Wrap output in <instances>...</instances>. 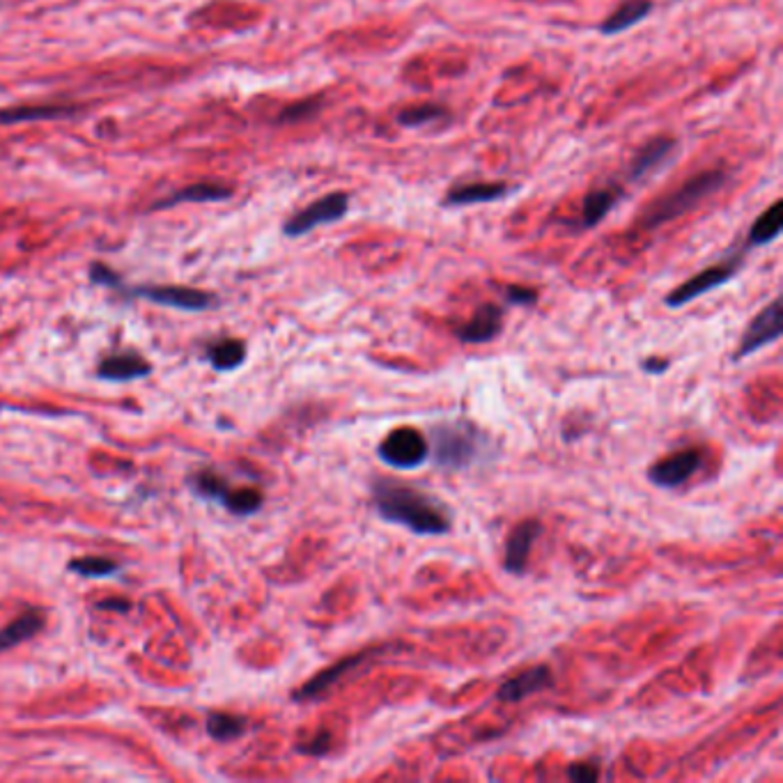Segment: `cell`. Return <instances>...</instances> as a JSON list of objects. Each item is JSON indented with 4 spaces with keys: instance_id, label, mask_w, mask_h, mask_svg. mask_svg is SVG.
I'll list each match as a JSON object with an SVG mask.
<instances>
[{
    "instance_id": "obj_27",
    "label": "cell",
    "mask_w": 783,
    "mask_h": 783,
    "mask_svg": "<svg viewBox=\"0 0 783 783\" xmlns=\"http://www.w3.org/2000/svg\"><path fill=\"white\" fill-rule=\"evenodd\" d=\"M69 570H74L83 577H108V575L118 572L120 566L104 556H83V558H74V561L69 564Z\"/></svg>"
},
{
    "instance_id": "obj_34",
    "label": "cell",
    "mask_w": 783,
    "mask_h": 783,
    "mask_svg": "<svg viewBox=\"0 0 783 783\" xmlns=\"http://www.w3.org/2000/svg\"><path fill=\"white\" fill-rule=\"evenodd\" d=\"M671 368V361L662 356H651L646 361H641V371L648 375H664Z\"/></svg>"
},
{
    "instance_id": "obj_14",
    "label": "cell",
    "mask_w": 783,
    "mask_h": 783,
    "mask_svg": "<svg viewBox=\"0 0 783 783\" xmlns=\"http://www.w3.org/2000/svg\"><path fill=\"white\" fill-rule=\"evenodd\" d=\"M377 648H368V651H363V653H356L352 657H345L341 662H335L333 666L324 668L322 674H318L315 678H311L305 685H301L297 691H294V701H311V698H318L322 696L333 683H339L341 678H345L350 671H354L356 666H361L363 662H366Z\"/></svg>"
},
{
    "instance_id": "obj_13",
    "label": "cell",
    "mask_w": 783,
    "mask_h": 783,
    "mask_svg": "<svg viewBox=\"0 0 783 783\" xmlns=\"http://www.w3.org/2000/svg\"><path fill=\"white\" fill-rule=\"evenodd\" d=\"M674 152H676V141H674V138H671V136H657V138H653V141H648L646 146H643V148L634 154V159H632V163H630L628 178H630L632 182L646 180L648 175L657 173L659 168H662L671 157H674Z\"/></svg>"
},
{
    "instance_id": "obj_7",
    "label": "cell",
    "mask_w": 783,
    "mask_h": 783,
    "mask_svg": "<svg viewBox=\"0 0 783 783\" xmlns=\"http://www.w3.org/2000/svg\"><path fill=\"white\" fill-rule=\"evenodd\" d=\"M704 453L698 449H683L671 453L648 469V481L662 490H676L685 485L691 475L701 469Z\"/></svg>"
},
{
    "instance_id": "obj_2",
    "label": "cell",
    "mask_w": 783,
    "mask_h": 783,
    "mask_svg": "<svg viewBox=\"0 0 783 783\" xmlns=\"http://www.w3.org/2000/svg\"><path fill=\"white\" fill-rule=\"evenodd\" d=\"M490 439L469 421H446L432 428L435 464L446 471H460L483 458Z\"/></svg>"
},
{
    "instance_id": "obj_32",
    "label": "cell",
    "mask_w": 783,
    "mask_h": 783,
    "mask_svg": "<svg viewBox=\"0 0 783 783\" xmlns=\"http://www.w3.org/2000/svg\"><path fill=\"white\" fill-rule=\"evenodd\" d=\"M568 776L577 783H593L600 776V770L589 763H575L568 768Z\"/></svg>"
},
{
    "instance_id": "obj_16",
    "label": "cell",
    "mask_w": 783,
    "mask_h": 783,
    "mask_svg": "<svg viewBox=\"0 0 783 783\" xmlns=\"http://www.w3.org/2000/svg\"><path fill=\"white\" fill-rule=\"evenodd\" d=\"M150 371H152L150 363H148L141 354H136V352H116V354L106 356V358L99 363L97 375H99L101 379L127 382V379L146 377V375H150Z\"/></svg>"
},
{
    "instance_id": "obj_8",
    "label": "cell",
    "mask_w": 783,
    "mask_h": 783,
    "mask_svg": "<svg viewBox=\"0 0 783 783\" xmlns=\"http://www.w3.org/2000/svg\"><path fill=\"white\" fill-rule=\"evenodd\" d=\"M783 333V324H781V301L774 299L772 303H768L765 309L753 318L747 326V331L742 333L740 339V347L736 352V361L751 356L753 352H759L761 347L774 343L781 339Z\"/></svg>"
},
{
    "instance_id": "obj_5",
    "label": "cell",
    "mask_w": 783,
    "mask_h": 783,
    "mask_svg": "<svg viewBox=\"0 0 783 783\" xmlns=\"http://www.w3.org/2000/svg\"><path fill=\"white\" fill-rule=\"evenodd\" d=\"M377 455L390 469H416L430 458V441L416 428H396L379 441Z\"/></svg>"
},
{
    "instance_id": "obj_31",
    "label": "cell",
    "mask_w": 783,
    "mask_h": 783,
    "mask_svg": "<svg viewBox=\"0 0 783 783\" xmlns=\"http://www.w3.org/2000/svg\"><path fill=\"white\" fill-rule=\"evenodd\" d=\"M503 294H506V301L513 305H534L538 301V292L524 286H508L503 290Z\"/></svg>"
},
{
    "instance_id": "obj_23",
    "label": "cell",
    "mask_w": 783,
    "mask_h": 783,
    "mask_svg": "<svg viewBox=\"0 0 783 783\" xmlns=\"http://www.w3.org/2000/svg\"><path fill=\"white\" fill-rule=\"evenodd\" d=\"M207 358L216 371H235L246 358V345L237 339L218 341L207 347Z\"/></svg>"
},
{
    "instance_id": "obj_6",
    "label": "cell",
    "mask_w": 783,
    "mask_h": 783,
    "mask_svg": "<svg viewBox=\"0 0 783 783\" xmlns=\"http://www.w3.org/2000/svg\"><path fill=\"white\" fill-rule=\"evenodd\" d=\"M350 210V195L345 191H333L322 195L313 205L297 212L290 216L283 226V233L288 237H301L309 235L320 226H329V223L341 221Z\"/></svg>"
},
{
    "instance_id": "obj_28",
    "label": "cell",
    "mask_w": 783,
    "mask_h": 783,
    "mask_svg": "<svg viewBox=\"0 0 783 783\" xmlns=\"http://www.w3.org/2000/svg\"><path fill=\"white\" fill-rule=\"evenodd\" d=\"M320 108H322V97H311V99H301L292 106H288L283 114H281V122H303V120H309V118H315L320 114Z\"/></svg>"
},
{
    "instance_id": "obj_20",
    "label": "cell",
    "mask_w": 783,
    "mask_h": 783,
    "mask_svg": "<svg viewBox=\"0 0 783 783\" xmlns=\"http://www.w3.org/2000/svg\"><path fill=\"white\" fill-rule=\"evenodd\" d=\"M621 201V189H596L581 203L583 228H596L600 221Z\"/></svg>"
},
{
    "instance_id": "obj_4",
    "label": "cell",
    "mask_w": 783,
    "mask_h": 783,
    "mask_svg": "<svg viewBox=\"0 0 783 783\" xmlns=\"http://www.w3.org/2000/svg\"><path fill=\"white\" fill-rule=\"evenodd\" d=\"M749 250V246L744 244L740 250H736V254H731L729 258H723L721 262L704 269V271H698L696 276H691L689 281H685L683 286H678L674 292H668L666 294V305L668 309H680V305L698 299V297H704L721 286H726L731 281V278L744 267V254Z\"/></svg>"
},
{
    "instance_id": "obj_21",
    "label": "cell",
    "mask_w": 783,
    "mask_h": 783,
    "mask_svg": "<svg viewBox=\"0 0 783 783\" xmlns=\"http://www.w3.org/2000/svg\"><path fill=\"white\" fill-rule=\"evenodd\" d=\"M233 191L228 186L221 184H193L186 186L182 191H178L171 199H165L161 203L154 205V210H163V207H175L182 203H216V201H226L230 199Z\"/></svg>"
},
{
    "instance_id": "obj_18",
    "label": "cell",
    "mask_w": 783,
    "mask_h": 783,
    "mask_svg": "<svg viewBox=\"0 0 783 783\" xmlns=\"http://www.w3.org/2000/svg\"><path fill=\"white\" fill-rule=\"evenodd\" d=\"M44 628V613L40 609H25L6 630H0V653L35 636Z\"/></svg>"
},
{
    "instance_id": "obj_33",
    "label": "cell",
    "mask_w": 783,
    "mask_h": 783,
    "mask_svg": "<svg viewBox=\"0 0 783 783\" xmlns=\"http://www.w3.org/2000/svg\"><path fill=\"white\" fill-rule=\"evenodd\" d=\"M329 744H331V736L322 731V733H318V738H313L311 742L299 744V751H301V753H309V757H322V753L329 751Z\"/></svg>"
},
{
    "instance_id": "obj_3",
    "label": "cell",
    "mask_w": 783,
    "mask_h": 783,
    "mask_svg": "<svg viewBox=\"0 0 783 783\" xmlns=\"http://www.w3.org/2000/svg\"><path fill=\"white\" fill-rule=\"evenodd\" d=\"M723 182H726L723 171H704V173L689 178L687 182L680 184V189L662 195L659 201H655L646 212H643L641 226L657 228V226H664V223H668V221L687 214L698 203H704L708 195L717 193L723 186Z\"/></svg>"
},
{
    "instance_id": "obj_12",
    "label": "cell",
    "mask_w": 783,
    "mask_h": 783,
    "mask_svg": "<svg viewBox=\"0 0 783 783\" xmlns=\"http://www.w3.org/2000/svg\"><path fill=\"white\" fill-rule=\"evenodd\" d=\"M551 685V668L547 664H538L526 668L524 674L511 678L496 689V698L503 704H519L524 698L534 696Z\"/></svg>"
},
{
    "instance_id": "obj_17",
    "label": "cell",
    "mask_w": 783,
    "mask_h": 783,
    "mask_svg": "<svg viewBox=\"0 0 783 783\" xmlns=\"http://www.w3.org/2000/svg\"><path fill=\"white\" fill-rule=\"evenodd\" d=\"M655 10L653 0H623V3L613 10L600 25L602 35H619L630 31L632 25L641 23Z\"/></svg>"
},
{
    "instance_id": "obj_9",
    "label": "cell",
    "mask_w": 783,
    "mask_h": 783,
    "mask_svg": "<svg viewBox=\"0 0 783 783\" xmlns=\"http://www.w3.org/2000/svg\"><path fill=\"white\" fill-rule=\"evenodd\" d=\"M127 294L133 297H143L150 299L154 303L161 305H171V309H180V311H207L216 303L214 294L203 292V290H193V288H178V286H161V288H133V290H122Z\"/></svg>"
},
{
    "instance_id": "obj_25",
    "label": "cell",
    "mask_w": 783,
    "mask_h": 783,
    "mask_svg": "<svg viewBox=\"0 0 783 783\" xmlns=\"http://www.w3.org/2000/svg\"><path fill=\"white\" fill-rule=\"evenodd\" d=\"M246 731V719L228 712H212L207 717V733L218 742L237 740Z\"/></svg>"
},
{
    "instance_id": "obj_22",
    "label": "cell",
    "mask_w": 783,
    "mask_h": 783,
    "mask_svg": "<svg viewBox=\"0 0 783 783\" xmlns=\"http://www.w3.org/2000/svg\"><path fill=\"white\" fill-rule=\"evenodd\" d=\"M74 108L67 106H17V108H0V125H19L33 120H55L69 118Z\"/></svg>"
},
{
    "instance_id": "obj_30",
    "label": "cell",
    "mask_w": 783,
    "mask_h": 783,
    "mask_svg": "<svg viewBox=\"0 0 783 783\" xmlns=\"http://www.w3.org/2000/svg\"><path fill=\"white\" fill-rule=\"evenodd\" d=\"M90 278H93V283H97V286H106V288H114V290H122L125 288L122 278L114 269H108L101 262H95L90 267Z\"/></svg>"
},
{
    "instance_id": "obj_24",
    "label": "cell",
    "mask_w": 783,
    "mask_h": 783,
    "mask_svg": "<svg viewBox=\"0 0 783 783\" xmlns=\"http://www.w3.org/2000/svg\"><path fill=\"white\" fill-rule=\"evenodd\" d=\"M262 501H265V496L256 487H237V490L228 487V492L223 494V498H221L223 506H226L235 515H254V513H258L260 506H262Z\"/></svg>"
},
{
    "instance_id": "obj_29",
    "label": "cell",
    "mask_w": 783,
    "mask_h": 783,
    "mask_svg": "<svg viewBox=\"0 0 783 783\" xmlns=\"http://www.w3.org/2000/svg\"><path fill=\"white\" fill-rule=\"evenodd\" d=\"M193 487H195V492H201L203 496H210V498H216V501H221L223 494L228 492V483L223 481L221 475H216L214 471H201L193 479Z\"/></svg>"
},
{
    "instance_id": "obj_1",
    "label": "cell",
    "mask_w": 783,
    "mask_h": 783,
    "mask_svg": "<svg viewBox=\"0 0 783 783\" xmlns=\"http://www.w3.org/2000/svg\"><path fill=\"white\" fill-rule=\"evenodd\" d=\"M371 496L384 522L405 526L416 536H446L453 526L443 503L421 487L375 475L371 481Z\"/></svg>"
},
{
    "instance_id": "obj_19",
    "label": "cell",
    "mask_w": 783,
    "mask_h": 783,
    "mask_svg": "<svg viewBox=\"0 0 783 783\" xmlns=\"http://www.w3.org/2000/svg\"><path fill=\"white\" fill-rule=\"evenodd\" d=\"M781 230H783V203L774 201L757 221H753L744 244L749 248L772 244L781 235Z\"/></svg>"
},
{
    "instance_id": "obj_10",
    "label": "cell",
    "mask_w": 783,
    "mask_h": 783,
    "mask_svg": "<svg viewBox=\"0 0 783 783\" xmlns=\"http://www.w3.org/2000/svg\"><path fill=\"white\" fill-rule=\"evenodd\" d=\"M543 534V522L536 517L522 519L506 540V551H503V568L506 572L519 577L526 572L528 566V554L534 549V543L540 538Z\"/></svg>"
},
{
    "instance_id": "obj_11",
    "label": "cell",
    "mask_w": 783,
    "mask_h": 783,
    "mask_svg": "<svg viewBox=\"0 0 783 783\" xmlns=\"http://www.w3.org/2000/svg\"><path fill=\"white\" fill-rule=\"evenodd\" d=\"M501 331H503V309L496 303H483L466 324L455 329V335L460 339V343L485 345L492 343Z\"/></svg>"
},
{
    "instance_id": "obj_26",
    "label": "cell",
    "mask_w": 783,
    "mask_h": 783,
    "mask_svg": "<svg viewBox=\"0 0 783 783\" xmlns=\"http://www.w3.org/2000/svg\"><path fill=\"white\" fill-rule=\"evenodd\" d=\"M441 118H449V110L437 106V104H418V106H409L398 114V125L407 127V129H416V127H426L432 125Z\"/></svg>"
},
{
    "instance_id": "obj_15",
    "label": "cell",
    "mask_w": 783,
    "mask_h": 783,
    "mask_svg": "<svg viewBox=\"0 0 783 783\" xmlns=\"http://www.w3.org/2000/svg\"><path fill=\"white\" fill-rule=\"evenodd\" d=\"M508 184L503 182H473L453 186L443 195V207H464V205H479V203H496L508 195Z\"/></svg>"
},
{
    "instance_id": "obj_35",
    "label": "cell",
    "mask_w": 783,
    "mask_h": 783,
    "mask_svg": "<svg viewBox=\"0 0 783 783\" xmlns=\"http://www.w3.org/2000/svg\"><path fill=\"white\" fill-rule=\"evenodd\" d=\"M97 609H106V611H129L131 604L127 600H104V602H97Z\"/></svg>"
}]
</instances>
